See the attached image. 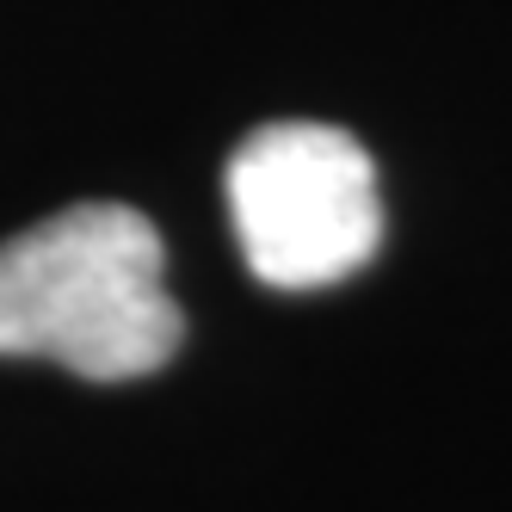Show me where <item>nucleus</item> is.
<instances>
[{"label": "nucleus", "instance_id": "1", "mask_svg": "<svg viewBox=\"0 0 512 512\" xmlns=\"http://www.w3.org/2000/svg\"><path fill=\"white\" fill-rule=\"evenodd\" d=\"M167 247L130 204H68L0 241V358H50L87 383L149 377L179 352Z\"/></svg>", "mask_w": 512, "mask_h": 512}, {"label": "nucleus", "instance_id": "2", "mask_svg": "<svg viewBox=\"0 0 512 512\" xmlns=\"http://www.w3.org/2000/svg\"><path fill=\"white\" fill-rule=\"evenodd\" d=\"M229 216L253 278L272 290H321L371 266L383 198L364 142L334 124H266L229 161Z\"/></svg>", "mask_w": 512, "mask_h": 512}]
</instances>
